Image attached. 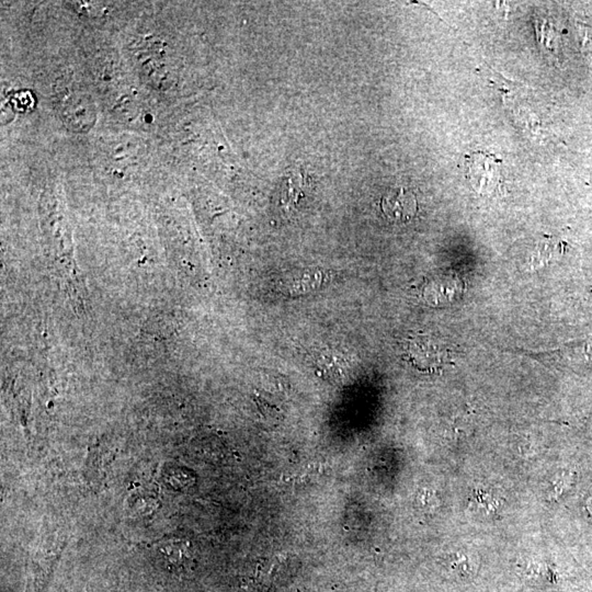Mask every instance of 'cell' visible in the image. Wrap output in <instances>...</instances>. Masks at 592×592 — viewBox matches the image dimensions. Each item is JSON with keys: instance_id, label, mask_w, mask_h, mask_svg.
<instances>
[{"instance_id": "cell-1", "label": "cell", "mask_w": 592, "mask_h": 592, "mask_svg": "<svg viewBox=\"0 0 592 592\" xmlns=\"http://www.w3.org/2000/svg\"><path fill=\"white\" fill-rule=\"evenodd\" d=\"M502 165L496 155L481 150L469 152L465 155V178L478 194H492L502 183Z\"/></svg>"}, {"instance_id": "cell-2", "label": "cell", "mask_w": 592, "mask_h": 592, "mask_svg": "<svg viewBox=\"0 0 592 592\" xmlns=\"http://www.w3.org/2000/svg\"><path fill=\"white\" fill-rule=\"evenodd\" d=\"M380 207L384 215L394 223H407L412 221L418 213L416 195L412 190L404 187L386 193L382 197Z\"/></svg>"}, {"instance_id": "cell-3", "label": "cell", "mask_w": 592, "mask_h": 592, "mask_svg": "<svg viewBox=\"0 0 592 592\" xmlns=\"http://www.w3.org/2000/svg\"><path fill=\"white\" fill-rule=\"evenodd\" d=\"M410 361L421 371L437 372L447 361V353L430 341H416L408 348Z\"/></svg>"}, {"instance_id": "cell-4", "label": "cell", "mask_w": 592, "mask_h": 592, "mask_svg": "<svg viewBox=\"0 0 592 592\" xmlns=\"http://www.w3.org/2000/svg\"><path fill=\"white\" fill-rule=\"evenodd\" d=\"M68 101V105L65 108V119L69 125L74 126L75 129H81L83 126L88 129L95 119L93 105L85 100V97L73 98Z\"/></svg>"}, {"instance_id": "cell-5", "label": "cell", "mask_w": 592, "mask_h": 592, "mask_svg": "<svg viewBox=\"0 0 592 592\" xmlns=\"http://www.w3.org/2000/svg\"><path fill=\"white\" fill-rule=\"evenodd\" d=\"M304 188V179L302 175L298 172H292L284 182V188L282 190V204L286 209L294 207L303 195Z\"/></svg>"}, {"instance_id": "cell-6", "label": "cell", "mask_w": 592, "mask_h": 592, "mask_svg": "<svg viewBox=\"0 0 592 592\" xmlns=\"http://www.w3.org/2000/svg\"><path fill=\"white\" fill-rule=\"evenodd\" d=\"M586 508H587L588 511H589L590 514H592V497L589 498V500L587 502V504H586Z\"/></svg>"}]
</instances>
